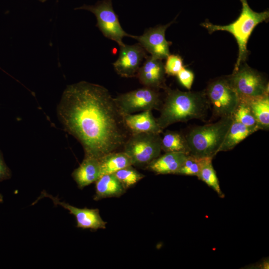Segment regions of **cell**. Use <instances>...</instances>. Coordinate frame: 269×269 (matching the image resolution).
<instances>
[{
	"label": "cell",
	"mask_w": 269,
	"mask_h": 269,
	"mask_svg": "<svg viewBox=\"0 0 269 269\" xmlns=\"http://www.w3.org/2000/svg\"><path fill=\"white\" fill-rule=\"evenodd\" d=\"M178 80L180 83L188 90L191 88L194 75L190 70L184 67L177 74Z\"/></svg>",
	"instance_id": "obj_27"
},
{
	"label": "cell",
	"mask_w": 269,
	"mask_h": 269,
	"mask_svg": "<svg viewBox=\"0 0 269 269\" xmlns=\"http://www.w3.org/2000/svg\"><path fill=\"white\" fill-rule=\"evenodd\" d=\"M114 99L123 114L159 110L162 104L158 90L147 87L120 94Z\"/></svg>",
	"instance_id": "obj_9"
},
{
	"label": "cell",
	"mask_w": 269,
	"mask_h": 269,
	"mask_svg": "<svg viewBox=\"0 0 269 269\" xmlns=\"http://www.w3.org/2000/svg\"><path fill=\"white\" fill-rule=\"evenodd\" d=\"M145 50L139 44L120 46L117 60L113 63L116 72L126 78L136 77L144 59L147 57Z\"/></svg>",
	"instance_id": "obj_12"
},
{
	"label": "cell",
	"mask_w": 269,
	"mask_h": 269,
	"mask_svg": "<svg viewBox=\"0 0 269 269\" xmlns=\"http://www.w3.org/2000/svg\"><path fill=\"white\" fill-rule=\"evenodd\" d=\"M173 21L164 25L150 27L145 30L141 35L131 36L136 39L143 49L152 57L162 60L169 55V46L171 42L166 40L165 32Z\"/></svg>",
	"instance_id": "obj_10"
},
{
	"label": "cell",
	"mask_w": 269,
	"mask_h": 269,
	"mask_svg": "<svg viewBox=\"0 0 269 269\" xmlns=\"http://www.w3.org/2000/svg\"><path fill=\"white\" fill-rule=\"evenodd\" d=\"M71 175L78 187L81 189L95 182L101 175L99 160L85 156L82 163L73 170Z\"/></svg>",
	"instance_id": "obj_15"
},
{
	"label": "cell",
	"mask_w": 269,
	"mask_h": 269,
	"mask_svg": "<svg viewBox=\"0 0 269 269\" xmlns=\"http://www.w3.org/2000/svg\"><path fill=\"white\" fill-rule=\"evenodd\" d=\"M187 155L183 152H165L151 161L146 168L157 174H176Z\"/></svg>",
	"instance_id": "obj_16"
},
{
	"label": "cell",
	"mask_w": 269,
	"mask_h": 269,
	"mask_svg": "<svg viewBox=\"0 0 269 269\" xmlns=\"http://www.w3.org/2000/svg\"><path fill=\"white\" fill-rule=\"evenodd\" d=\"M124 124L130 134L139 133L160 134L162 130L158 126L151 111L137 114H123Z\"/></svg>",
	"instance_id": "obj_14"
},
{
	"label": "cell",
	"mask_w": 269,
	"mask_h": 269,
	"mask_svg": "<svg viewBox=\"0 0 269 269\" xmlns=\"http://www.w3.org/2000/svg\"><path fill=\"white\" fill-rule=\"evenodd\" d=\"M161 150L165 152H183L189 154V148L185 135L179 132L166 131L161 139Z\"/></svg>",
	"instance_id": "obj_21"
},
{
	"label": "cell",
	"mask_w": 269,
	"mask_h": 269,
	"mask_svg": "<svg viewBox=\"0 0 269 269\" xmlns=\"http://www.w3.org/2000/svg\"><path fill=\"white\" fill-rule=\"evenodd\" d=\"M233 121L232 116L220 118L214 123L191 128L184 135L189 154L199 158H213L218 152Z\"/></svg>",
	"instance_id": "obj_3"
},
{
	"label": "cell",
	"mask_w": 269,
	"mask_h": 269,
	"mask_svg": "<svg viewBox=\"0 0 269 269\" xmlns=\"http://www.w3.org/2000/svg\"><path fill=\"white\" fill-rule=\"evenodd\" d=\"M165 74L161 60L147 56L139 67L136 77L144 87L165 90L167 87L165 83Z\"/></svg>",
	"instance_id": "obj_13"
},
{
	"label": "cell",
	"mask_w": 269,
	"mask_h": 269,
	"mask_svg": "<svg viewBox=\"0 0 269 269\" xmlns=\"http://www.w3.org/2000/svg\"><path fill=\"white\" fill-rule=\"evenodd\" d=\"M11 177V170L5 163L2 152L0 150V182L9 179Z\"/></svg>",
	"instance_id": "obj_28"
},
{
	"label": "cell",
	"mask_w": 269,
	"mask_h": 269,
	"mask_svg": "<svg viewBox=\"0 0 269 269\" xmlns=\"http://www.w3.org/2000/svg\"><path fill=\"white\" fill-rule=\"evenodd\" d=\"M159 109L160 115L156 119L163 130L178 122L192 119H203L207 115L210 104L205 92H183L168 88Z\"/></svg>",
	"instance_id": "obj_2"
},
{
	"label": "cell",
	"mask_w": 269,
	"mask_h": 269,
	"mask_svg": "<svg viewBox=\"0 0 269 269\" xmlns=\"http://www.w3.org/2000/svg\"><path fill=\"white\" fill-rule=\"evenodd\" d=\"M165 74L170 76H176L183 66V59L178 55H169L164 65Z\"/></svg>",
	"instance_id": "obj_26"
},
{
	"label": "cell",
	"mask_w": 269,
	"mask_h": 269,
	"mask_svg": "<svg viewBox=\"0 0 269 269\" xmlns=\"http://www.w3.org/2000/svg\"><path fill=\"white\" fill-rule=\"evenodd\" d=\"M75 9L87 10L95 14L97 18V26L107 38L117 42L120 46L125 45L123 38L131 37L122 27L118 16L114 11L112 0H103L95 5H84Z\"/></svg>",
	"instance_id": "obj_7"
},
{
	"label": "cell",
	"mask_w": 269,
	"mask_h": 269,
	"mask_svg": "<svg viewBox=\"0 0 269 269\" xmlns=\"http://www.w3.org/2000/svg\"><path fill=\"white\" fill-rule=\"evenodd\" d=\"M212 158L204 157L203 159L201 167L198 175L199 179L205 182L212 188L221 197H224L222 191L218 178L212 165Z\"/></svg>",
	"instance_id": "obj_22"
},
{
	"label": "cell",
	"mask_w": 269,
	"mask_h": 269,
	"mask_svg": "<svg viewBox=\"0 0 269 269\" xmlns=\"http://www.w3.org/2000/svg\"><path fill=\"white\" fill-rule=\"evenodd\" d=\"M254 133L255 132L253 130L233 120L219 152L232 149L237 144Z\"/></svg>",
	"instance_id": "obj_20"
},
{
	"label": "cell",
	"mask_w": 269,
	"mask_h": 269,
	"mask_svg": "<svg viewBox=\"0 0 269 269\" xmlns=\"http://www.w3.org/2000/svg\"><path fill=\"white\" fill-rule=\"evenodd\" d=\"M203 159L188 154L176 174L197 176L200 171Z\"/></svg>",
	"instance_id": "obj_25"
},
{
	"label": "cell",
	"mask_w": 269,
	"mask_h": 269,
	"mask_svg": "<svg viewBox=\"0 0 269 269\" xmlns=\"http://www.w3.org/2000/svg\"><path fill=\"white\" fill-rule=\"evenodd\" d=\"M44 197L49 198L54 204L62 207L68 210L70 214L74 215L76 218L77 228L89 229L94 231L106 228L107 223L101 217L98 209L79 208L60 201L58 198L53 197L44 191L41 192V194L37 200Z\"/></svg>",
	"instance_id": "obj_11"
},
{
	"label": "cell",
	"mask_w": 269,
	"mask_h": 269,
	"mask_svg": "<svg viewBox=\"0 0 269 269\" xmlns=\"http://www.w3.org/2000/svg\"><path fill=\"white\" fill-rule=\"evenodd\" d=\"M3 196L0 193V203H1L3 202Z\"/></svg>",
	"instance_id": "obj_29"
},
{
	"label": "cell",
	"mask_w": 269,
	"mask_h": 269,
	"mask_svg": "<svg viewBox=\"0 0 269 269\" xmlns=\"http://www.w3.org/2000/svg\"><path fill=\"white\" fill-rule=\"evenodd\" d=\"M57 113L65 131L81 144L85 156L99 159L123 149L130 135L114 98L98 84L80 81L68 86Z\"/></svg>",
	"instance_id": "obj_1"
},
{
	"label": "cell",
	"mask_w": 269,
	"mask_h": 269,
	"mask_svg": "<svg viewBox=\"0 0 269 269\" xmlns=\"http://www.w3.org/2000/svg\"><path fill=\"white\" fill-rule=\"evenodd\" d=\"M95 194L94 200L119 197L124 194L126 190L114 174H104L95 182Z\"/></svg>",
	"instance_id": "obj_17"
},
{
	"label": "cell",
	"mask_w": 269,
	"mask_h": 269,
	"mask_svg": "<svg viewBox=\"0 0 269 269\" xmlns=\"http://www.w3.org/2000/svg\"><path fill=\"white\" fill-rule=\"evenodd\" d=\"M39 0L41 2H45L46 0Z\"/></svg>",
	"instance_id": "obj_30"
},
{
	"label": "cell",
	"mask_w": 269,
	"mask_h": 269,
	"mask_svg": "<svg viewBox=\"0 0 269 269\" xmlns=\"http://www.w3.org/2000/svg\"><path fill=\"white\" fill-rule=\"evenodd\" d=\"M240 1L242 4V11L233 22L226 25H215L209 22L201 24L210 34L215 31L222 30L228 31L234 36L238 45L239 54L234 70H236L247 58V45L252 31L258 24L266 21L269 16L268 10L261 12L254 11L249 6L247 0Z\"/></svg>",
	"instance_id": "obj_4"
},
{
	"label": "cell",
	"mask_w": 269,
	"mask_h": 269,
	"mask_svg": "<svg viewBox=\"0 0 269 269\" xmlns=\"http://www.w3.org/2000/svg\"><path fill=\"white\" fill-rule=\"evenodd\" d=\"M260 128L269 130V97L266 94L260 97L246 100Z\"/></svg>",
	"instance_id": "obj_19"
},
{
	"label": "cell",
	"mask_w": 269,
	"mask_h": 269,
	"mask_svg": "<svg viewBox=\"0 0 269 269\" xmlns=\"http://www.w3.org/2000/svg\"><path fill=\"white\" fill-rule=\"evenodd\" d=\"M133 166V165L127 166L114 173L126 190L145 177L143 174L139 172Z\"/></svg>",
	"instance_id": "obj_24"
},
{
	"label": "cell",
	"mask_w": 269,
	"mask_h": 269,
	"mask_svg": "<svg viewBox=\"0 0 269 269\" xmlns=\"http://www.w3.org/2000/svg\"><path fill=\"white\" fill-rule=\"evenodd\" d=\"M161 139L160 134H132L125 142L123 151L130 157L133 166L146 168L160 155Z\"/></svg>",
	"instance_id": "obj_5"
},
{
	"label": "cell",
	"mask_w": 269,
	"mask_h": 269,
	"mask_svg": "<svg viewBox=\"0 0 269 269\" xmlns=\"http://www.w3.org/2000/svg\"><path fill=\"white\" fill-rule=\"evenodd\" d=\"M99 160L101 175L114 174L123 168L132 165L131 158L123 151L109 153Z\"/></svg>",
	"instance_id": "obj_18"
},
{
	"label": "cell",
	"mask_w": 269,
	"mask_h": 269,
	"mask_svg": "<svg viewBox=\"0 0 269 269\" xmlns=\"http://www.w3.org/2000/svg\"><path fill=\"white\" fill-rule=\"evenodd\" d=\"M234 121L240 123L255 132L260 130L258 124L248 103L240 100L232 115Z\"/></svg>",
	"instance_id": "obj_23"
},
{
	"label": "cell",
	"mask_w": 269,
	"mask_h": 269,
	"mask_svg": "<svg viewBox=\"0 0 269 269\" xmlns=\"http://www.w3.org/2000/svg\"><path fill=\"white\" fill-rule=\"evenodd\" d=\"M239 100L269 94V86L264 77L248 65H241L227 78Z\"/></svg>",
	"instance_id": "obj_6"
},
{
	"label": "cell",
	"mask_w": 269,
	"mask_h": 269,
	"mask_svg": "<svg viewBox=\"0 0 269 269\" xmlns=\"http://www.w3.org/2000/svg\"><path fill=\"white\" fill-rule=\"evenodd\" d=\"M205 93L215 117L232 116L239 99L227 78H219L211 82Z\"/></svg>",
	"instance_id": "obj_8"
}]
</instances>
